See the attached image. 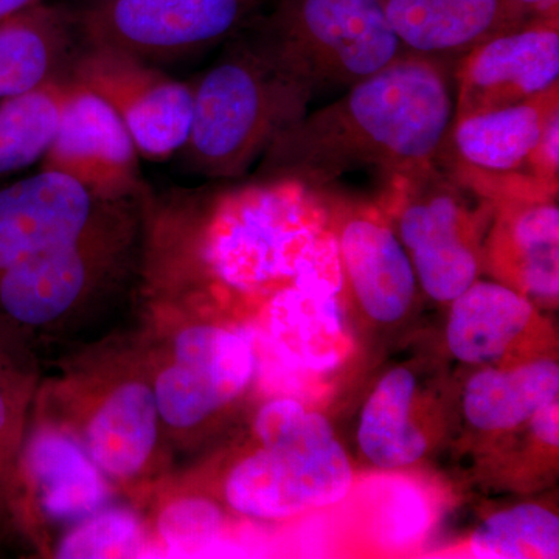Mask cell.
<instances>
[{"label": "cell", "instance_id": "6da1fadb", "mask_svg": "<svg viewBox=\"0 0 559 559\" xmlns=\"http://www.w3.org/2000/svg\"><path fill=\"white\" fill-rule=\"evenodd\" d=\"M454 66L406 53L280 132L257 178L323 190L347 173L382 176L436 162L454 117Z\"/></svg>", "mask_w": 559, "mask_h": 559}, {"label": "cell", "instance_id": "7a4b0ae2", "mask_svg": "<svg viewBox=\"0 0 559 559\" xmlns=\"http://www.w3.org/2000/svg\"><path fill=\"white\" fill-rule=\"evenodd\" d=\"M35 411L69 430L117 491L139 487L164 457V430L145 340L116 334L57 364Z\"/></svg>", "mask_w": 559, "mask_h": 559}, {"label": "cell", "instance_id": "3957f363", "mask_svg": "<svg viewBox=\"0 0 559 559\" xmlns=\"http://www.w3.org/2000/svg\"><path fill=\"white\" fill-rule=\"evenodd\" d=\"M193 84L189 140L178 156L187 171L237 179L263 157L280 132L307 114L310 92L264 49L249 24Z\"/></svg>", "mask_w": 559, "mask_h": 559}, {"label": "cell", "instance_id": "277c9868", "mask_svg": "<svg viewBox=\"0 0 559 559\" xmlns=\"http://www.w3.org/2000/svg\"><path fill=\"white\" fill-rule=\"evenodd\" d=\"M353 468L329 418L294 399L267 401L252 423V441L230 463L223 499L249 520H293L347 498Z\"/></svg>", "mask_w": 559, "mask_h": 559}, {"label": "cell", "instance_id": "5b68a950", "mask_svg": "<svg viewBox=\"0 0 559 559\" xmlns=\"http://www.w3.org/2000/svg\"><path fill=\"white\" fill-rule=\"evenodd\" d=\"M249 27L312 97L348 90L407 53L381 0H278Z\"/></svg>", "mask_w": 559, "mask_h": 559}, {"label": "cell", "instance_id": "8992f818", "mask_svg": "<svg viewBox=\"0 0 559 559\" xmlns=\"http://www.w3.org/2000/svg\"><path fill=\"white\" fill-rule=\"evenodd\" d=\"M143 340L165 443L180 447L202 436L255 381L253 342L227 323L189 320L165 336Z\"/></svg>", "mask_w": 559, "mask_h": 559}, {"label": "cell", "instance_id": "52a82bcc", "mask_svg": "<svg viewBox=\"0 0 559 559\" xmlns=\"http://www.w3.org/2000/svg\"><path fill=\"white\" fill-rule=\"evenodd\" d=\"M380 207L409 255L419 289L450 305L484 271V242L492 205L473 207L466 194L437 167L385 176Z\"/></svg>", "mask_w": 559, "mask_h": 559}, {"label": "cell", "instance_id": "ba28073f", "mask_svg": "<svg viewBox=\"0 0 559 559\" xmlns=\"http://www.w3.org/2000/svg\"><path fill=\"white\" fill-rule=\"evenodd\" d=\"M557 114L559 86L518 105L452 117L437 167L489 205L557 198L535 170L540 138Z\"/></svg>", "mask_w": 559, "mask_h": 559}, {"label": "cell", "instance_id": "9c48e42d", "mask_svg": "<svg viewBox=\"0 0 559 559\" xmlns=\"http://www.w3.org/2000/svg\"><path fill=\"white\" fill-rule=\"evenodd\" d=\"M261 0H76L83 44L124 51L159 66L230 39Z\"/></svg>", "mask_w": 559, "mask_h": 559}, {"label": "cell", "instance_id": "30bf717a", "mask_svg": "<svg viewBox=\"0 0 559 559\" xmlns=\"http://www.w3.org/2000/svg\"><path fill=\"white\" fill-rule=\"evenodd\" d=\"M114 502L117 489L95 468L79 440L33 412L17 471L21 539L46 549L50 528L62 535Z\"/></svg>", "mask_w": 559, "mask_h": 559}, {"label": "cell", "instance_id": "8fae6325", "mask_svg": "<svg viewBox=\"0 0 559 559\" xmlns=\"http://www.w3.org/2000/svg\"><path fill=\"white\" fill-rule=\"evenodd\" d=\"M95 92L123 121L142 159L178 156L189 140L193 84L124 51L83 44L69 79Z\"/></svg>", "mask_w": 559, "mask_h": 559}, {"label": "cell", "instance_id": "7c38bea8", "mask_svg": "<svg viewBox=\"0 0 559 559\" xmlns=\"http://www.w3.org/2000/svg\"><path fill=\"white\" fill-rule=\"evenodd\" d=\"M345 299L371 322L395 325L417 300L419 285L409 255L380 205L356 204L323 190Z\"/></svg>", "mask_w": 559, "mask_h": 559}, {"label": "cell", "instance_id": "4fadbf2b", "mask_svg": "<svg viewBox=\"0 0 559 559\" xmlns=\"http://www.w3.org/2000/svg\"><path fill=\"white\" fill-rule=\"evenodd\" d=\"M142 197L105 200L50 170L0 187V274L83 237Z\"/></svg>", "mask_w": 559, "mask_h": 559}, {"label": "cell", "instance_id": "5bb4252c", "mask_svg": "<svg viewBox=\"0 0 559 559\" xmlns=\"http://www.w3.org/2000/svg\"><path fill=\"white\" fill-rule=\"evenodd\" d=\"M130 132L108 103L68 80L60 120L40 170L79 180L105 200L142 197L148 186Z\"/></svg>", "mask_w": 559, "mask_h": 559}, {"label": "cell", "instance_id": "9a60e30c", "mask_svg": "<svg viewBox=\"0 0 559 559\" xmlns=\"http://www.w3.org/2000/svg\"><path fill=\"white\" fill-rule=\"evenodd\" d=\"M559 86V20L535 21L474 47L454 69V117L506 108Z\"/></svg>", "mask_w": 559, "mask_h": 559}, {"label": "cell", "instance_id": "2e32d148", "mask_svg": "<svg viewBox=\"0 0 559 559\" xmlns=\"http://www.w3.org/2000/svg\"><path fill=\"white\" fill-rule=\"evenodd\" d=\"M544 326L527 297L498 280L477 278L450 304L447 347L465 366H510L543 356Z\"/></svg>", "mask_w": 559, "mask_h": 559}, {"label": "cell", "instance_id": "e0dca14e", "mask_svg": "<svg viewBox=\"0 0 559 559\" xmlns=\"http://www.w3.org/2000/svg\"><path fill=\"white\" fill-rule=\"evenodd\" d=\"M484 270L540 308L559 297L557 198L492 205L484 242Z\"/></svg>", "mask_w": 559, "mask_h": 559}, {"label": "cell", "instance_id": "ac0fdd59", "mask_svg": "<svg viewBox=\"0 0 559 559\" xmlns=\"http://www.w3.org/2000/svg\"><path fill=\"white\" fill-rule=\"evenodd\" d=\"M344 280L340 255L286 286L263 305L272 336L308 369L340 366L352 348L345 330Z\"/></svg>", "mask_w": 559, "mask_h": 559}, {"label": "cell", "instance_id": "d6986e66", "mask_svg": "<svg viewBox=\"0 0 559 559\" xmlns=\"http://www.w3.org/2000/svg\"><path fill=\"white\" fill-rule=\"evenodd\" d=\"M81 46L69 3L46 0L0 21V100L68 80Z\"/></svg>", "mask_w": 559, "mask_h": 559}, {"label": "cell", "instance_id": "ffe728a7", "mask_svg": "<svg viewBox=\"0 0 559 559\" xmlns=\"http://www.w3.org/2000/svg\"><path fill=\"white\" fill-rule=\"evenodd\" d=\"M428 395L417 371L400 366L374 382L360 409L356 441L374 468L396 471L417 465L432 444Z\"/></svg>", "mask_w": 559, "mask_h": 559}, {"label": "cell", "instance_id": "44dd1931", "mask_svg": "<svg viewBox=\"0 0 559 559\" xmlns=\"http://www.w3.org/2000/svg\"><path fill=\"white\" fill-rule=\"evenodd\" d=\"M407 53L457 66L480 43L516 31L502 0H381Z\"/></svg>", "mask_w": 559, "mask_h": 559}, {"label": "cell", "instance_id": "7402d4cb", "mask_svg": "<svg viewBox=\"0 0 559 559\" xmlns=\"http://www.w3.org/2000/svg\"><path fill=\"white\" fill-rule=\"evenodd\" d=\"M558 399L557 359L538 356L474 371L463 389L462 412L476 432L502 436L524 428L543 407Z\"/></svg>", "mask_w": 559, "mask_h": 559}, {"label": "cell", "instance_id": "603a6c76", "mask_svg": "<svg viewBox=\"0 0 559 559\" xmlns=\"http://www.w3.org/2000/svg\"><path fill=\"white\" fill-rule=\"evenodd\" d=\"M43 362L0 326V547L21 539L16 521L17 471L44 377Z\"/></svg>", "mask_w": 559, "mask_h": 559}, {"label": "cell", "instance_id": "cb8c5ba5", "mask_svg": "<svg viewBox=\"0 0 559 559\" xmlns=\"http://www.w3.org/2000/svg\"><path fill=\"white\" fill-rule=\"evenodd\" d=\"M68 80L0 100V176L43 160L64 100Z\"/></svg>", "mask_w": 559, "mask_h": 559}, {"label": "cell", "instance_id": "d4e9b609", "mask_svg": "<svg viewBox=\"0 0 559 559\" xmlns=\"http://www.w3.org/2000/svg\"><path fill=\"white\" fill-rule=\"evenodd\" d=\"M468 549L476 558H558V514L539 503H520L496 511L474 530Z\"/></svg>", "mask_w": 559, "mask_h": 559}, {"label": "cell", "instance_id": "484cf974", "mask_svg": "<svg viewBox=\"0 0 559 559\" xmlns=\"http://www.w3.org/2000/svg\"><path fill=\"white\" fill-rule=\"evenodd\" d=\"M146 540L140 514L119 502L92 514L62 533L51 555L57 558H114L139 554Z\"/></svg>", "mask_w": 559, "mask_h": 559}, {"label": "cell", "instance_id": "4316f807", "mask_svg": "<svg viewBox=\"0 0 559 559\" xmlns=\"http://www.w3.org/2000/svg\"><path fill=\"white\" fill-rule=\"evenodd\" d=\"M223 522V510L215 500L180 496L162 509L156 533L168 554H201L218 540Z\"/></svg>", "mask_w": 559, "mask_h": 559}, {"label": "cell", "instance_id": "83f0119b", "mask_svg": "<svg viewBox=\"0 0 559 559\" xmlns=\"http://www.w3.org/2000/svg\"><path fill=\"white\" fill-rule=\"evenodd\" d=\"M514 27L530 22L559 20V0H502Z\"/></svg>", "mask_w": 559, "mask_h": 559}, {"label": "cell", "instance_id": "f1b7e54d", "mask_svg": "<svg viewBox=\"0 0 559 559\" xmlns=\"http://www.w3.org/2000/svg\"><path fill=\"white\" fill-rule=\"evenodd\" d=\"M40 2H46V0H0V21L38 5Z\"/></svg>", "mask_w": 559, "mask_h": 559}]
</instances>
